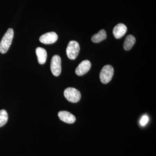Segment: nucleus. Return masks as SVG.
Masks as SVG:
<instances>
[{
	"label": "nucleus",
	"mask_w": 156,
	"mask_h": 156,
	"mask_svg": "<svg viewBox=\"0 0 156 156\" xmlns=\"http://www.w3.org/2000/svg\"><path fill=\"white\" fill-rule=\"evenodd\" d=\"M14 32L12 28H9L3 36L0 43V53L4 54L8 52L14 37Z\"/></svg>",
	"instance_id": "f257e3e1"
},
{
	"label": "nucleus",
	"mask_w": 156,
	"mask_h": 156,
	"mask_svg": "<svg viewBox=\"0 0 156 156\" xmlns=\"http://www.w3.org/2000/svg\"><path fill=\"white\" fill-rule=\"evenodd\" d=\"M114 70L111 65L105 66L101 71L99 77L101 83L107 84L110 82L114 75Z\"/></svg>",
	"instance_id": "f03ea898"
},
{
	"label": "nucleus",
	"mask_w": 156,
	"mask_h": 156,
	"mask_svg": "<svg viewBox=\"0 0 156 156\" xmlns=\"http://www.w3.org/2000/svg\"><path fill=\"white\" fill-rule=\"evenodd\" d=\"M65 97L69 101L73 103H76L81 99L80 92L75 88L69 87L65 90L64 92Z\"/></svg>",
	"instance_id": "7ed1b4c3"
},
{
	"label": "nucleus",
	"mask_w": 156,
	"mask_h": 156,
	"mask_svg": "<svg viewBox=\"0 0 156 156\" xmlns=\"http://www.w3.org/2000/svg\"><path fill=\"white\" fill-rule=\"evenodd\" d=\"M80 50L79 43L76 41H70L66 48V54L68 57L71 59H75L77 57Z\"/></svg>",
	"instance_id": "20e7f679"
},
{
	"label": "nucleus",
	"mask_w": 156,
	"mask_h": 156,
	"mask_svg": "<svg viewBox=\"0 0 156 156\" xmlns=\"http://www.w3.org/2000/svg\"><path fill=\"white\" fill-rule=\"evenodd\" d=\"M50 69L52 74L58 76L61 73V58L60 56L55 55L52 57L50 64Z\"/></svg>",
	"instance_id": "39448f33"
},
{
	"label": "nucleus",
	"mask_w": 156,
	"mask_h": 156,
	"mask_svg": "<svg viewBox=\"0 0 156 156\" xmlns=\"http://www.w3.org/2000/svg\"><path fill=\"white\" fill-rule=\"evenodd\" d=\"M57 34L54 32H50L42 35L40 37V42L45 44H51L55 43L58 39Z\"/></svg>",
	"instance_id": "423d86ee"
},
{
	"label": "nucleus",
	"mask_w": 156,
	"mask_h": 156,
	"mask_svg": "<svg viewBox=\"0 0 156 156\" xmlns=\"http://www.w3.org/2000/svg\"><path fill=\"white\" fill-rule=\"evenodd\" d=\"M91 67V63L89 60H84L78 65L76 69V73L79 76L84 75L89 71Z\"/></svg>",
	"instance_id": "0eeeda50"
},
{
	"label": "nucleus",
	"mask_w": 156,
	"mask_h": 156,
	"mask_svg": "<svg viewBox=\"0 0 156 156\" xmlns=\"http://www.w3.org/2000/svg\"><path fill=\"white\" fill-rule=\"evenodd\" d=\"M58 117L60 120L68 124H73L76 122V118L69 112L60 111L58 113Z\"/></svg>",
	"instance_id": "6e6552de"
},
{
	"label": "nucleus",
	"mask_w": 156,
	"mask_h": 156,
	"mask_svg": "<svg viewBox=\"0 0 156 156\" xmlns=\"http://www.w3.org/2000/svg\"><path fill=\"white\" fill-rule=\"evenodd\" d=\"M127 30V27L123 23H120L115 27L113 30V34L115 38L119 39L125 35Z\"/></svg>",
	"instance_id": "1a4fd4ad"
},
{
	"label": "nucleus",
	"mask_w": 156,
	"mask_h": 156,
	"mask_svg": "<svg viewBox=\"0 0 156 156\" xmlns=\"http://www.w3.org/2000/svg\"><path fill=\"white\" fill-rule=\"evenodd\" d=\"M36 53L39 64H44L47 58V53L46 50L44 48L39 47L37 48Z\"/></svg>",
	"instance_id": "9d476101"
},
{
	"label": "nucleus",
	"mask_w": 156,
	"mask_h": 156,
	"mask_svg": "<svg viewBox=\"0 0 156 156\" xmlns=\"http://www.w3.org/2000/svg\"><path fill=\"white\" fill-rule=\"evenodd\" d=\"M136 40L134 36L129 35L126 37L123 44V47L126 50H129L134 46Z\"/></svg>",
	"instance_id": "9b49d317"
},
{
	"label": "nucleus",
	"mask_w": 156,
	"mask_h": 156,
	"mask_svg": "<svg viewBox=\"0 0 156 156\" xmlns=\"http://www.w3.org/2000/svg\"><path fill=\"white\" fill-rule=\"evenodd\" d=\"M107 37L106 31L104 30H101L97 34H95L92 37L93 43H98L105 40Z\"/></svg>",
	"instance_id": "f8f14e48"
},
{
	"label": "nucleus",
	"mask_w": 156,
	"mask_h": 156,
	"mask_svg": "<svg viewBox=\"0 0 156 156\" xmlns=\"http://www.w3.org/2000/svg\"><path fill=\"white\" fill-rule=\"evenodd\" d=\"M8 120V115L5 110H0V127L5 126Z\"/></svg>",
	"instance_id": "ddd939ff"
},
{
	"label": "nucleus",
	"mask_w": 156,
	"mask_h": 156,
	"mask_svg": "<svg viewBox=\"0 0 156 156\" xmlns=\"http://www.w3.org/2000/svg\"><path fill=\"white\" fill-rule=\"evenodd\" d=\"M148 120L149 118L147 116H143L140 121V125L143 126H145L147 124L148 122Z\"/></svg>",
	"instance_id": "4468645a"
}]
</instances>
